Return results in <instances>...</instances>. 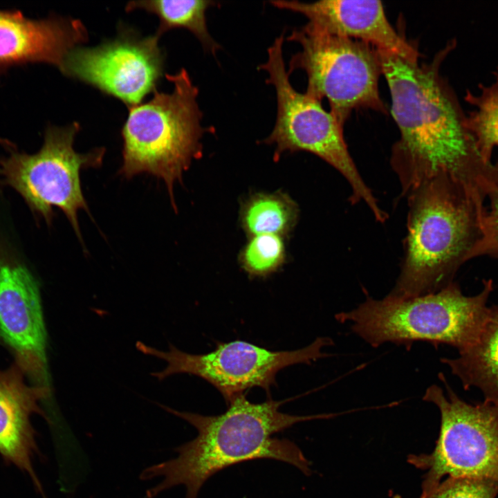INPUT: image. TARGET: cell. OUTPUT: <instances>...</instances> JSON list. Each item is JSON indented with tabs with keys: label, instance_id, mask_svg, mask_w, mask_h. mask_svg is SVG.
<instances>
[{
	"label": "cell",
	"instance_id": "cell-10",
	"mask_svg": "<svg viewBox=\"0 0 498 498\" xmlns=\"http://www.w3.org/2000/svg\"><path fill=\"white\" fill-rule=\"evenodd\" d=\"M332 344L329 338H317L307 347L294 351H271L250 342L234 340L219 342L215 349L204 354H192L169 344L164 351L137 342L143 354L167 362L162 371L151 373L158 380L176 374H188L206 380L223 396L228 405L236 396L252 387H261L269 396L276 385L277 374L282 369L300 363L311 364L326 357L322 348Z\"/></svg>",
	"mask_w": 498,
	"mask_h": 498
},
{
	"label": "cell",
	"instance_id": "cell-12",
	"mask_svg": "<svg viewBox=\"0 0 498 498\" xmlns=\"http://www.w3.org/2000/svg\"><path fill=\"white\" fill-rule=\"evenodd\" d=\"M0 340L34 385L49 387L39 288L28 269L0 260Z\"/></svg>",
	"mask_w": 498,
	"mask_h": 498
},
{
	"label": "cell",
	"instance_id": "cell-15",
	"mask_svg": "<svg viewBox=\"0 0 498 498\" xmlns=\"http://www.w3.org/2000/svg\"><path fill=\"white\" fill-rule=\"evenodd\" d=\"M50 393L49 387L28 385L15 363L0 369V454L7 462L26 472L41 493L32 463L37 447L30 416L36 413L46 418L39 402Z\"/></svg>",
	"mask_w": 498,
	"mask_h": 498
},
{
	"label": "cell",
	"instance_id": "cell-14",
	"mask_svg": "<svg viewBox=\"0 0 498 498\" xmlns=\"http://www.w3.org/2000/svg\"><path fill=\"white\" fill-rule=\"evenodd\" d=\"M78 19H33L18 10H0V70L27 63H46L59 71L69 52L86 42Z\"/></svg>",
	"mask_w": 498,
	"mask_h": 498
},
{
	"label": "cell",
	"instance_id": "cell-20",
	"mask_svg": "<svg viewBox=\"0 0 498 498\" xmlns=\"http://www.w3.org/2000/svg\"><path fill=\"white\" fill-rule=\"evenodd\" d=\"M238 260L250 277H266L278 271L286 260L284 238L270 234L248 237Z\"/></svg>",
	"mask_w": 498,
	"mask_h": 498
},
{
	"label": "cell",
	"instance_id": "cell-22",
	"mask_svg": "<svg viewBox=\"0 0 498 498\" xmlns=\"http://www.w3.org/2000/svg\"><path fill=\"white\" fill-rule=\"evenodd\" d=\"M490 207L481 221V236L470 254V259L479 256L498 258V186L488 196Z\"/></svg>",
	"mask_w": 498,
	"mask_h": 498
},
{
	"label": "cell",
	"instance_id": "cell-6",
	"mask_svg": "<svg viewBox=\"0 0 498 498\" xmlns=\"http://www.w3.org/2000/svg\"><path fill=\"white\" fill-rule=\"evenodd\" d=\"M284 34L268 48L266 62L258 66L268 73L267 84L275 88L277 117L270 135L261 142L275 146L274 160L288 151H308L338 170L349 183L352 204L364 201L377 221L388 216L378 205L372 192L362 178L344 140L343 127L317 101L297 92L291 85L283 56Z\"/></svg>",
	"mask_w": 498,
	"mask_h": 498
},
{
	"label": "cell",
	"instance_id": "cell-2",
	"mask_svg": "<svg viewBox=\"0 0 498 498\" xmlns=\"http://www.w3.org/2000/svg\"><path fill=\"white\" fill-rule=\"evenodd\" d=\"M286 400L268 398L255 403L244 394L236 396L228 409L216 416L181 412L163 405L165 410L190 423L198 432L193 440L176 448V458L147 467L140 475L161 481L146 492L147 498L176 486L186 488L185 498H196L203 484L219 471L237 463L269 459L290 463L308 475L310 463L293 442L273 438L294 424L329 415L296 416L279 408Z\"/></svg>",
	"mask_w": 498,
	"mask_h": 498
},
{
	"label": "cell",
	"instance_id": "cell-4",
	"mask_svg": "<svg viewBox=\"0 0 498 498\" xmlns=\"http://www.w3.org/2000/svg\"><path fill=\"white\" fill-rule=\"evenodd\" d=\"M492 290V280L488 279L474 296L464 295L454 282L436 293L414 297L389 294L374 299L367 296L357 308L335 317L340 322H349L352 331L373 347L391 342L409 349L414 342L424 341L436 347L451 345L460 351L481 331Z\"/></svg>",
	"mask_w": 498,
	"mask_h": 498
},
{
	"label": "cell",
	"instance_id": "cell-18",
	"mask_svg": "<svg viewBox=\"0 0 498 498\" xmlns=\"http://www.w3.org/2000/svg\"><path fill=\"white\" fill-rule=\"evenodd\" d=\"M299 207L286 193H255L241 205L239 221L248 235L270 234L286 238L299 218Z\"/></svg>",
	"mask_w": 498,
	"mask_h": 498
},
{
	"label": "cell",
	"instance_id": "cell-19",
	"mask_svg": "<svg viewBox=\"0 0 498 498\" xmlns=\"http://www.w3.org/2000/svg\"><path fill=\"white\" fill-rule=\"evenodd\" d=\"M494 75L495 79L490 85H479L478 95L467 91L465 96L474 107L467 116L468 126L481 155L490 162L493 149L498 147V67Z\"/></svg>",
	"mask_w": 498,
	"mask_h": 498
},
{
	"label": "cell",
	"instance_id": "cell-17",
	"mask_svg": "<svg viewBox=\"0 0 498 498\" xmlns=\"http://www.w3.org/2000/svg\"><path fill=\"white\" fill-rule=\"evenodd\" d=\"M216 5L217 2L208 0L132 1L127 3L125 10L142 9L156 15L160 22L156 33L158 37L171 29H187L199 39L205 52L216 57L221 46L208 31L206 12Z\"/></svg>",
	"mask_w": 498,
	"mask_h": 498
},
{
	"label": "cell",
	"instance_id": "cell-13",
	"mask_svg": "<svg viewBox=\"0 0 498 498\" xmlns=\"http://www.w3.org/2000/svg\"><path fill=\"white\" fill-rule=\"evenodd\" d=\"M274 7L300 13L308 24L326 33L353 39L409 59L417 48L388 20L380 1L322 0L314 2L272 1Z\"/></svg>",
	"mask_w": 498,
	"mask_h": 498
},
{
	"label": "cell",
	"instance_id": "cell-16",
	"mask_svg": "<svg viewBox=\"0 0 498 498\" xmlns=\"http://www.w3.org/2000/svg\"><path fill=\"white\" fill-rule=\"evenodd\" d=\"M455 358H442L465 389H479L484 400L498 405V304L489 315L477 338Z\"/></svg>",
	"mask_w": 498,
	"mask_h": 498
},
{
	"label": "cell",
	"instance_id": "cell-11",
	"mask_svg": "<svg viewBox=\"0 0 498 498\" xmlns=\"http://www.w3.org/2000/svg\"><path fill=\"white\" fill-rule=\"evenodd\" d=\"M156 34L142 37L121 28L111 41L95 47L77 46L60 71L122 101L128 107L141 103L156 87L164 71L165 55Z\"/></svg>",
	"mask_w": 498,
	"mask_h": 498
},
{
	"label": "cell",
	"instance_id": "cell-21",
	"mask_svg": "<svg viewBox=\"0 0 498 498\" xmlns=\"http://www.w3.org/2000/svg\"><path fill=\"white\" fill-rule=\"evenodd\" d=\"M498 483L469 477H448L429 495L420 498H495Z\"/></svg>",
	"mask_w": 498,
	"mask_h": 498
},
{
	"label": "cell",
	"instance_id": "cell-7",
	"mask_svg": "<svg viewBox=\"0 0 498 498\" xmlns=\"http://www.w3.org/2000/svg\"><path fill=\"white\" fill-rule=\"evenodd\" d=\"M287 40L301 46L290 59L288 74L304 71L308 80L305 93L320 102L326 98L329 111L343 127L356 109L386 113L378 89L382 71L377 48L326 33L308 23L294 29Z\"/></svg>",
	"mask_w": 498,
	"mask_h": 498
},
{
	"label": "cell",
	"instance_id": "cell-8",
	"mask_svg": "<svg viewBox=\"0 0 498 498\" xmlns=\"http://www.w3.org/2000/svg\"><path fill=\"white\" fill-rule=\"evenodd\" d=\"M80 129L76 122L64 127L48 126L42 147L33 154L3 140L6 155L0 160V176L33 213L47 223L53 217V207L59 208L81 239L77 213L80 210L88 212L89 208L82 190L80 171L100 167L105 149L77 152L73 145Z\"/></svg>",
	"mask_w": 498,
	"mask_h": 498
},
{
	"label": "cell",
	"instance_id": "cell-5",
	"mask_svg": "<svg viewBox=\"0 0 498 498\" xmlns=\"http://www.w3.org/2000/svg\"><path fill=\"white\" fill-rule=\"evenodd\" d=\"M165 77L173 83L172 92L156 90L149 101L129 107L121 131L123 160L119 172L127 178L147 173L163 179L176 210L174 183H182L192 160L201 157L204 134L215 129L201 124L199 89L188 72L182 68Z\"/></svg>",
	"mask_w": 498,
	"mask_h": 498
},
{
	"label": "cell",
	"instance_id": "cell-9",
	"mask_svg": "<svg viewBox=\"0 0 498 498\" xmlns=\"http://www.w3.org/2000/svg\"><path fill=\"white\" fill-rule=\"evenodd\" d=\"M442 389L433 385L423 397L441 413L439 439L430 454L410 455L408 461L426 470L421 497L431 493L442 478L486 479L498 483V405L483 400L470 404L461 399L443 374Z\"/></svg>",
	"mask_w": 498,
	"mask_h": 498
},
{
	"label": "cell",
	"instance_id": "cell-1",
	"mask_svg": "<svg viewBox=\"0 0 498 498\" xmlns=\"http://www.w3.org/2000/svg\"><path fill=\"white\" fill-rule=\"evenodd\" d=\"M456 45L455 39L450 41L429 64L378 49L390 91L391 112L400 132L392 147L391 165L403 196L444 174L484 208L485 199L498 186V165L481 155L467 116L440 72Z\"/></svg>",
	"mask_w": 498,
	"mask_h": 498
},
{
	"label": "cell",
	"instance_id": "cell-3",
	"mask_svg": "<svg viewBox=\"0 0 498 498\" xmlns=\"http://www.w3.org/2000/svg\"><path fill=\"white\" fill-rule=\"evenodd\" d=\"M404 255L391 295L436 293L453 282L481 236L486 210L449 176L427 179L410 191Z\"/></svg>",
	"mask_w": 498,
	"mask_h": 498
}]
</instances>
